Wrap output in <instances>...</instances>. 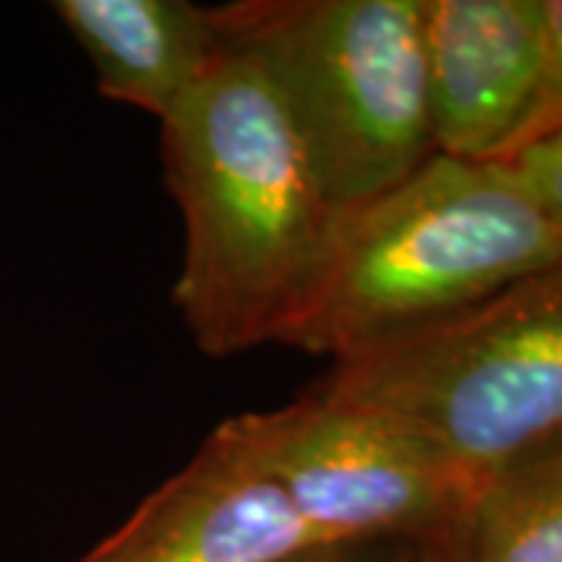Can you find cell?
<instances>
[{
    "instance_id": "1",
    "label": "cell",
    "mask_w": 562,
    "mask_h": 562,
    "mask_svg": "<svg viewBox=\"0 0 562 562\" xmlns=\"http://www.w3.org/2000/svg\"><path fill=\"white\" fill-rule=\"evenodd\" d=\"M162 166L184 225L176 306L206 357L276 344L319 276L338 210L260 63L220 57L162 120Z\"/></svg>"
},
{
    "instance_id": "2",
    "label": "cell",
    "mask_w": 562,
    "mask_h": 562,
    "mask_svg": "<svg viewBox=\"0 0 562 562\" xmlns=\"http://www.w3.org/2000/svg\"><path fill=\"white\" fill-rule=\"evenodd\" d=\"M562 257V228L503 162L435 154L335 220L276 344L347 360L482 303Z\"/></svg>"
},
{
    "instance_id": "3",
    "label": "cell",
    "mask_w": 562,
    "mask_h": 562,
    "mask_svg": "<svg viewBox=\"0 0 562 562\" xmlns=\"http://www.w3.org/2000/svg\"><path fill=\"white\" fill-rule=\"evenodd\" d=\"M210 22L260 63L338 213L435 157L422 0H241Z\"/></svg>"
},
{
    "instance_id": "4",
    "label": "cell",
    "mask_w": 562,
    "mask_h": 562,
    "mask_svg": "<svg viewBox=\"0 0 562 562\" xmlns=\"http://www.w3.org/2000/svg\"><path fill=\"white\" fill-rule=\"evenodd\" d=\"M313 387L409 425L482 491L562 443V257Z\"/></svg>"
},
{
    "instance_id": "5",
    "label": "cell",
    "mask_w": 562,
    "mask_h": 562,
    "mask_svg": "<svg viewBox=\"0 0 562 562\" xmlns=\"http://www.w3.org/2000/svg\"><path fill=\"white\" fill-rule=\"evenodd\" d=\"M232 422L316 543L438 541L460 531L479 497L409 425L316 387Z\"/></svg>"
},
{
    "instance_id": "6",
    "label": "cell",
    "mask_w": 562,
    "mask_h": 562,
    "mask_svg": "<svg viewBox=\"0 0 562 562\" xmlns=\"http://www.w3.org/2000/svg\"><path fill=\"white\" fill-rule=\"evenodd\" d=\"M428 122L435 154L503 162L541 110L538 0H422Z\"/></svg>"
},
{
    "instance_id": "7",
    "label": "cell",
    "mask_w": 562,
    "mask_h": 562,
    "mask_svg": "<svg viewBox=\"0 0 562 562\" xmlns=\"http://www.w3.org/2000/svg\"><path fill=\"white\" fill-rule=\"evenodd\" d=\"M319 547L228 419L76 562H281Z\"/></svg>"
},
{
    "instance_id": "8",
    "label": "cell",
    "mask_w": 562,
    "mask_h": 562,
    "mask_svg": "<svg viewBox=\"0 0 562 562\" xmlns=\"http://www.w3.org/2000/svg\"><path fill=\"white\" fill-rule=\"evenodd\" d=\"M103 98L169 120L220 57L210 10L188 0H57Z\"/></svg>"
},
{
    "instance_id": "9",
    "label": "cell",
    "mask_w": 562,
    "mask_h": 562,
    "mask_svg": "<svg viewBox=\"0 0 562 562\" xmlns=\"http://www.w3.org/2000/svg\"><path fill=\"white\" fill-rule=\"evenodd\" d=\"M462 550L465 562H562V443L484 484Z\"/></svg>"
},
{
    "instance_id": "10",
    "label": "cell",
    "mask_w": 562,
    "mask_h": 562,
    "mask_svg": "<svg viewBox=\"0 0 562 562\" xmlns=\"http://www.w3.org/2000/svg\"><path fill=\"white\" fill-rule=\"evenodd\" d=\"M503 166L522 181V188L547 213V220L562 228V122L522 144L503 160Z\"/></svg>"
},
{
    "instance_id": "11",
    "label": "cell",
    "mask_w": 562,
    "mask_h": 562,
    "mask_svg": "<svg viewBox=\"0 0 562 562\" xmlns=\"http://www.w3.org/2000/svg\"><path fill=\"white\" fill-rule=\"evenodd\" d=\"M538 7H541L543 32V91L541 110L528 140H535L562 122V0H538Z\"/></svg>"
},
{
    "instance_id": "12",
    "label": "cell",
    "mask_w": 562,
    "mask_h": 562,
    "mask_svg": "<svg viewBox=\"0 0 562 562\" xmlns=\"http://www.w3.org/2000/svg\"><path fill=\"white\" fill-rule=\"evenodd\" d=\"M419 543L409 541H344L319 543L281 562H413Z\"/></svg>"
},
{
    "instance_id": "13",
    "label": "cell",
    "mask_w": 562,
    "mask_h": 562,
    "mask_svg": "<svg viewBox=\"0 0 562 562\" xmlns=\"http://www.w3.org/2000/svg\"><path fill=\"white\" fill-rule=\"evenodd\" d=\"M413 562H465V550H462V528L457 535H447L438 541L419 543L416 560Z\"/></svg>"
}]
</instances>
